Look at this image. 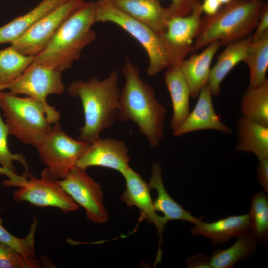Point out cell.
Wrapping results in <instances>:
<instances>
[{"mask_svg":"<svg viewBox=\"0 0 268 268\" xmlns=\"http://www.w3.org/2000/svg\"><path fill=\"white\" fill-rule=\"evenodd\" d=\"M9 134L7 125L3 120L0 113V164L8 171L16 173V169L12 164L13 161L21 163L25 169L23 174H28L29 166L26 158L21 153L13 154L7 145V136Z\"/></svg>","mask_w":268,"mask_h":268,"instance_id":"f546056e","label":"cell"},{"mask_svg":"<svg viewBox=\"0 0 268 268\" xmlns=\"http://www.w3.org/2000/svg\"><path fill=\"white\" fill-rule=\"evenodd\" d=\"M171 3L167 7L170 18L177 16H184L192 11L194 0H170Z\"/></svg>","mask_w":268,"mask_h":268,"instance_id":"1f68e13d","label":"cell"},{"mask_svg":"<svg viewBox=\"0 0 268 268\" xmlns=\"http://www.w3.org/2000/svg\"><path fill=\"white\" fill-rule=\"evenodd\" d=\"M212 97L206 84L201 89L194 109L181 126L173 132L175 136L204 130H216L227 134L232 133V130L222 123L220 116L215 112Z\"/></svg>","mask_w":268,"mask_h":268,"instance_id":"9a60e30c","label":"cell"},{"mask_svg":"<svg viewBox=\"0 0 268 268\" xmlns=\"http://www.w3.org/2000/svg\"><path fill=\"white\" fill-rule=\"evenodd\" d=\"M68 0H42L28 12L0 27V44L12 43L47 14Z\"/></svg>","mask_w":268,"mask_h":268,"instance_id":"603a6c76","label":"cell"},{"mask_svg":"<svg viewBox=\"0 0 268 268\" xmlns=\"http://www.w3.org/2000/svg\"><path fill=\"white\" fill-rule=\"evenodd\" d=\"M201 6L202 13L206 16H211L216 14L222 5L218 0H202Z\"/></svg>","mask_w":268,"mask_h":268,"instance_id":"d590c367","label":"cell"},{"mask_svg":"<svg viewBox=\"0 0 268 268\" xmlns=\"http://www.w3.org/2000/svg\"><path fill=\"white\" fill-rule=\"evenodd\" d=\"M202 14L201 1L194 0L190 14L168 20L165 31L159 36L168 54L170 67H179L194 51V41L202 22Z\"/></svg>","mask_w":268,"mask_h":268,"instance_id":"30bf717a","label":"cell"},{"mask_svg":"<svg viewBox=\"0 0 268 268\" xmlns=\"http://www.w3.org/2000/svg\"><path fill=\"white\" fill-rule=\"evenodd\" d=\"M244 118L268 127V80L254 87H248L241 101Z\"/></svg>","mask_w":268,"mask_h":268,"instance_id":"d4e9b609","label":"cell"},{"mask_svg":"<svg viewBox=\"0 0 268 268\" xmlns=\"http://www.w3.org/2000/svg\"><path fill=\"white\" fill-rule=\"evenodd\" d=\"M264 2L263 0H232L216 14L202 18L194 51L213 42L226 46L249 37L257 25Z\"/></svg>","mask_w":268,"mask_h":268,"instance_id":"277c9868","label":"cell"},{"mask_svg":"<svg viewBox=\"0 0 268 268\" xmlns=\"http://www.w3.org/2000/svg\"><path fill=\"white\" fill-rule=\"evenodd\" d=\"M14 94H24L39 102L44 107L49 123L58 122L61 115L49 105L47 97L51 94H61L65 90L61 72L46 66L33 63L19 77L4 86Z\"/></svg>","mask_w":268,"mask_h":268,"instance_id":"ba28073f","label":"cell"},{"mask_svg":"<svg viewBox=\"0 0 268 268\" xmlns=\"http://www.w3.org/2000/svg\"><path fill=\"white\" fill-rule=\"evenodd\" d=\"M5 187H15L13 194L15 201H25L37 207H55L65 213L77 210L79 205L63 189L59 180L55 179L47 168L39 178L30 173L17 175L2 182Z\"/></svg>","mask_w":268,"mask_h":268,"instance_id":"52a82bcc","label":"cell"},{"mask_svg":"<svg viewBox=\"0 0 268 268\" xmlns=\"http://www.w3.org/2000/svg\"><path fill=\"white\" fill-rule=\"evenodd\" d=\"M59 183L74 201L85 209L89 220L99 224L108 221L109 214L104 204L101 187L86 170L75 166Z\"/></svg>","mask_w":268,"mask_h":268,"instance_id":"7c38bea8","label":"cell"},{"mask_svg":"<svg viewBox=\"0 0 268 268\" xmlns=\"http://www.w3.org/2000/svg\"><path fill=\"white\" fill-rule=\"evenodd\" d=\"M193 235L209 239L212 246L228 243L232 237L251 232L249 214L229 216L212 222L202 220L191 229Z\"/></svg>","mask_w":268,"mask_h":268,"instance_id":"2e32d148","label":"cell"},{"mask_svg":"<svg viewBox=\"0 0 268 268\" xmlns=\"http://www.w3.org/2000/svg\"><path fill=\"white\" fill-rule=\"evenodd\" d=\"M244 62L249 70L248 87L259 85L268 79L266 74L268 69V32L258 40L251 41Z\"/></svg>","mask_w":268,"mask_h":268,"instance_id":"484cf974","label":"cell"},{"mask_svg":"<svg viewBox=\"0 0 268 268\" xmlns=\"http://www.w3.org/2000/svg\"><path fill=\"white\" fill-rule=\"evenodd\" d=\"M89 144L67 135L57 122L36 148L42 162L52 176L62 180L75 166L78 158Z\"/></svg>","mask_w":268,"mask_h":268,"instance_id":"9c48e42d","label":"cell"},{"mask_svg":"<svg viewBox=\"0 0 268 268\" xmlns=\"http://www.w3.org/2000/svg\"><path fill=\"white\" fill-rule=\"evenodd\" d=\"M257 182L264 189V191L268 193V158L260 161L257 166Z\"/></svg>","mask_w":268,"mask_h":268,"instance_id":"836d02e7","label":"cell"},{"mask_svg":"<svg viewBox=\"0 0 268 268\" xmlns=\"http://www.w3.org/2000/svg\"><path fill=\"white\" fill-rule=\"evenodd\" d=\"M126 183V189L120 198L128 207L135 206L140 212V220L146 219L154 224L161 242L164 229L167 223L163 217L156 213L153 206L149 186L140 176L130 167L122 174Z\"/></svg>","mask_w":268,"mask_h":268,"instance_id":"5bb4252c","label":"cell"},{"mask_svg":"<svg viewBox=\"0 0 268 268\" xmlns=\"http://www.w3.org/2000/svg\"><path fill=\"white\" fill-rule=\"evenodd\" d=\"M257 241L251 232L237 237V240L226 249H217L209 259L211 268H232L239 261L245 260L257 250Z\"/></svg>","mask_w":268,"mask_h":268,"instance_id":"cb8c5ba5","label":"cell"},{"mask_svg":"<svg viewBox=\"0 0 268 268\" xmlns=\"http://www.w3.org/2000/svg\"><path fill=\"white\" fill-rule=\"evenodd\" d=\"M187 268H211L209 259L203 254H198L192 257L186 261Z\"/></svg>","mask_w":268,"mask_h":268,"instance_id":"e575fe53","label":"cell"},{"mask_svg":"<svg viewBox=\"0 0 268 268\" xmlns=\"http://www.w3.org/2000/svg\"><path fill=\"white\" fill-rule=\"evenodd\" d=\"M219 2L221 3V4L224 5L226 4H227L229 3L230 1H231L232 0H218Z\"/></svg>","mask_w":268,"mask_h":268,"instance_id":"74e56055","label":"cell"},{"mask_svg":"<svg viewBox=\"0 0 268 268\" xmlns=\"http://www.w3.org/2000/svg\"><path fill=\"white\" fill-rule=\"evenodd\" d=\"M249 215L251 234L257 243H266L268 239V199L265 192L253 194Z\"/></svg>","mask_w":268,"mask_h":268,"instance_id":"83f0119b","label":"cell"},{"mask_svg":"<svg viewBox=\"0 0 268 268\" xmlns=\"http://www.w3.org/2000/svg\"><path fill=\"white\" fill-rule=\"evenodd\" d=\"M152 172L149 188L157 192V197L153 201L154 208L156 211L161 212L163 218L167 223L169 221L180 220L196 224L201 219L192 215L175 201L168 194L163 182L161 167L158 162H154L151 168Z\"/></svg>","mask_w":268,"mask_h":268,"instance_id":"44dd1931","label":"cell"},{"mask_svg":"<svg viewBox=\"0 0 268 268\" xmlns=\"http://www.w3.org/2000/svg\"><path fill=\"white\" fill-rule=\"evenodd\" d=\"M95 21L114 23L129 34L142 47L148 59L147 74L154 76L171 66L160 36L150 27L131 16L112 0L94 1Z\"/></svg>","mask_w":268,"mask_h":268,"instance_id":"5b68a950","label":"cell"},{"mask_svg":"<svg viewBox=\"0 0 268 268\" xmlns=\"http://www.w3.org/2000/svg\"><path fill=\"white\" fill-rule=\"evenodd\" d=\"M122 72L125 82L120 91L117 120L134 123L149 146L157 147L164 138L167 110L156 99L153 88L141 78L137 67L129 59Z\"/></svg>","mask_w":268,"mask_h":268,"instance_id":"6da1fadb","label":"cell"},{"mask_svg":"<svg viewBox=\"0 0 268 268\" xmlns=\"http://www.w3.org/2000/svg\"><path fill=\"white\" fill-rule=\"evenodd\" d=\"M254 34L251 36V41H255L268 32V3L265 2Z\"/></svg>","mask_w":268,"mask_h":268,"instance_id":"d6a6232c","label":"cell"},{"mask_svg":"<svg viewBox=\"0 0 268 268\" xmlns=\"http://www.w3.org/2000/svg\"><path fill=\"white\" fill-rule=\"evenodd\" d=\"M0 109L9 134L36 147L52 130L45 110L36 99L0 91Z\"/></svg>","mask_w":268,"mask_h":268,"instance_id":"8992f818","label":"cell"},{"mask_svg":"<svg viewBox=\"0 0 268 268\" xmlns=\"http://www.w3.org/2000/svg\"><path fill=\"white\" fill-rule=\"evenodd\" d=\"M164 80L169 92L173 109L170 128L178 129L188 116L190 110V88L178 66L166 69Z\"/></svg>","mask_w":268,"mask_h":268,"instance_id":"ffe728a7","label":"cell"},{"mask_svg":"<svg viewBox=\"0 0 268 268\" xmlns=\"http://www.w3.org/2000/svg\"><path fill=\"white\" fill-rule=\"evenodd\" d=\"M118 79L115 70L102 80L92 78L87 81L76 80L69 85L68 92L80 100L84 116V125L78 128V139L91 143L115 123L120 91Z\"/></svg>","mask_w":268,"mask_h":268,"instance_id":"7a4b0ae2","label":"cell"},{"mask_svg":"<svg viewBox=\"0 0 268 268\" xmlns=\"http://www.w3.org/2000/svg\"><path fill=\"white\" fill-rule=\"evenodd\" d=\"M251 43V37H248L226 45L210 69L207 85L212 96L219 94L223 79L237 65L244 62Z\"/></svg>","mask_w":268,"mask_h":268,"instance_id":"d6986e66","label":"cell"},{"mask_svg":"<svg viewBox=\"0 0 268 268\" xmlns=\"http://www.w3.org/2000/svg\"><path fill=\"white\" fill-rule=\"evenodd\" d=\"M129 148L123 140L111 138H99L89 143L78 158L75 166L86 170L99 166L124 172L130 167Z\"/></svg>","mask_w":268,"mask_h":268,"instance_id":"4fadbf2b","label":"cell"},{"mask_svg":"<svg viewBox=\"0 0 268 268\" xmlns=\"http://www.w3.org/2000/svg\"><path fill=\"white\" fill-rule=\"evenodd\" d=\"M35 57L23 55L11 46L0 49V91L19 77L34 62Z\"/></svg>","mask_w":268,"mask_h":268,"instance_id":"4316f807","label":"cell"},{"mask_svg":"<svg viewBox=\"0 0 268 268\" xmlns=\"http://www.w3.org/2000/svg\"><path fill=\"white\" fill-rule=\"evenodd\" d=\"M220 46L219 42H213L201 53L185 59L179 66L190 88L191 97H198L201 89L207 84L212 60Z\"/></svg>","mask_w":268,"mask_h":268,"instance_id":"e0dca14e","label":"cell"},{"mask_svg":"<svg viewBox=\"0 0 268 268\" xmlns=\"http://www.w3.org/2000/svg\"><path fill=\"white\" fill-rule=\"evenodd\" d=\"M95 23L94 1L85 2L64 21L34 63L61 72L70 68L83 50L96 39L92 28Z\"/></svg>","mask_w":268,"mask_h":268,"instance_id":"3957f363","label":"cell"},{"mask_svg":"<svg viewBox=\"0 0 268 268\" xmlns=\"http://www.w3.org/2000/svg\"><path fill=\"white\" fill-rule=\"evenodd\" d=\"M84 0H68L43 16L11 43L21 54L36 56L48 46L64 21L79 8Z\"/></svg>","mask_w":268,"mask_h":268,"instance_id":"8fae6325","label":"cell"},{"mask_svg":"<svg viewBox=\"0 0 268 268\" xmlns=\"http://www.w3.org/2000/svg\"><path fill=\"white\" fill-rule=\"evenodd\" d=\"M42 267L35 258L22 255L13 248L0 241V268H37Z\"/></svg>","mask_w":268,"mask_h":268,"instance_id":"4dcf8cb0","label":"cell"},{"mask_svg":"<svg viewBox=\"0 0 268 268\" xmlns=\"http://www.w3.org/2000/svg\"><path fill=\"white\" fill-rule=\"evenodd\" d=\"M16 174V173H12L2 167H0V175H4L10 179Z\"/></svg>","mask_w":268,"mask_h":268,"instance_id":"8d00e7d4","label":"cell"},{"mask_svg":"<svg viewBox=\"0 0 268 268\" xmlns=\"http://www.w3.org/2000/svg\"><path fill=\"white\" fill-rule=\"evenodd\" d=\"M128 14L147 25L159 35L165 30L169 15L159 0H112Z\"/></svg>","mask_w":268,"mask_h":268,"instance_id":"ac0fdd59","label":"cell"},{"mask_svg":"<svg viewBox=\"0 0 268 268\" xmlns=\"http://www.w3.org/2000/svg\"><path fill=\"white\" fill-rule=\"evenodd\" d=\"M237 127L238 139L235 149L252 152L259 161L268 158V127L242 117L238 119Z\"/></svg>","mask_w":268,"mask_h":268,"instance_id":"7402d4cb","label":"cell"},{"mask_svg":"<svg viewBox=\"0 0 268 268\" xmlns=\"http://www.w3.org/2000/svg\"><path fill=\"white\" fill-rule=\"evenodd\" d=\"M37 224L38 221L34 217L28 235L24 238H20L10 233L3 227L0 218V241L13 248L25 257L35 258L34 236Z\"/></svg>","mask_w":268,"mask_h":268,"instance_id":"f1b7e54d","label":"cell"}]
</instances>
